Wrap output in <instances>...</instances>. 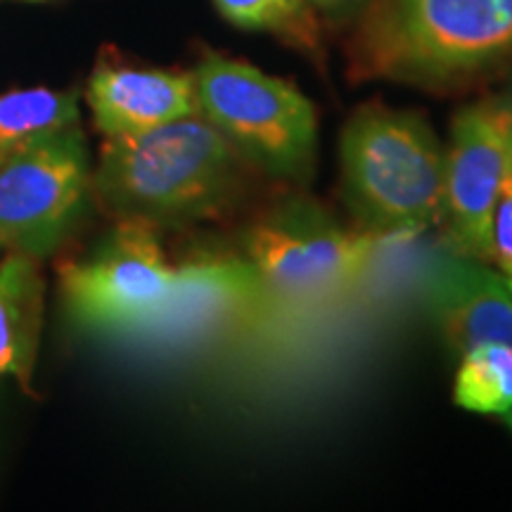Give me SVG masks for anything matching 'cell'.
Wrapping results in <instances>:
<instances>
[{
	"instance_id": "6da1fadb",
	"label": "cell",
	"mask_w": 512,
	"mask_h": 512,
	"mask_svg": "<svg viewBox=\"0 0 512 512\" xmlns=\"http://www.w3.org/2000/svg\"><path fill=\"white\" fill-rule=\"evenodd\" d=\"M233 145L202 114L107 138L93 190L102 209L121 221L181 226L230 207L240 188Z\"/></svg>"
},
{
	"instance_id": "e0dca14e",
	"label": "cell",
	"mask_w": 512,
	"mask_h": 512,
	"mask_svg": "<svg viewBox=\"0 0 512 512\" xmlns=\"http://www.w3.org/2000/svg\"><path fill=\"white\" fill-rule=\"evenodd\" d=\"M309 5L313 12H318L325 19H332V22H349V19L361 17L370 0H309Z\"/></svg>"
},
{
	"instance_id": "9c48e42d",
	"label": "cell",
	"mask_w": 512,
	"mask_h": 512,
	"mask_svg": "<svg viewBox=\"0 0 512 512\" xmlns=\"http://www.w3.org/2000/svg\"><path fill=\"white\" fill-rule=\"evenodd\" d=\"M268 304L264 283L247 259L197 261L176 268L159 309L121 335L152 351H190L247 323Z\"/></svg>"
},
{
	"instance_id": "4fadbf2b",
	"label": "cell",
	"mask_w": 512,
	"mask_h": 512,
	"mask_svg": "<svg viewBox=\"0 0 512 512\" xmlns=\"http://www.w3.org/2000/svg\"><path fill=\"white\" fill-rule=\"evenodd\" d=\"M79 124V93L27 88L0 93V159Z\"/></svg>"
},
{
	"instance_id": "5b68a950",
	"label": "cell",
	"mask_w": 512,
	"mask_h": 512,
	"mask_svg": "<svg viewBox=\"0 0 512 512\" xmlns=\"http://www.w3.org/2000/svg\"><path fill=\"white\" fill-rule=\"evenodd\" d=\"M380 240L373 230H347L311 207H290L256 223L245 247L266 299L313 302L354 283Z\"/></svg>"
},
{
	"instance_id": "2e32d148",
	"label": "cell",
	"mask_w": 512,
	"mask_h": 512,
	"mask_svg": "<svg viewBox=\"0 0 512 512\" xmlns=\"http://www.w3.org/2000/svg\"><path fill=\"white\" fill-rule=\"evenodd\" d=\"M491 261L501 268V278L512 290V166L505 176L491 221Z\"/></svg>"
},
{
	"instance_id": "52a82bcc",
	"label": "cell",
	"mask_w": 512,
	"mask_h": 512,
	"mask_svg": "<svg viewBox=\"0 0 512 512\" xmlns=\"http://www.w3.org/2000/svg\"><path fill=\"white\" fill-rule=\"evenodd\" d=\"M174 278L155 226L121 221L93 259L64 268V304L83 328L121 337L159 309Z\"/></svg>"
},
{
	"instance_id": "8992f818",
	"label": "cell",
	"mask_w": 512,
	"mask_h": 512,
	"mask_svg": "<svg viewBox=\"0 0 512 512\" xmlns=\"http://www.w3.org/2000/svg\"><path fill=\"white\" fill-rule=\"evenodd\" d=\"M91 185L79 124L0 159V247L41 256L53 252Z\"/></svg>"
},
{
	"instance_id": "3957f363",
	"label": "cell",
	"mask_w": 512,
	"mask_h": 512,
	"mask_svg": "<svg viewBox=\"0 0 512 512\" xmlns=\"http://www.w3.org/2000/svg\"><path fill=\"white\" fill-rule=\"evenodd\" d=\"M339 162L347 200L366 230L399 238L441 221L444 147L420 114L363 107L344 126Z\"/></svg>"
},
{
	"instance_id": "7a4b0ae2",
	"label": "cell",
	"mask_w": 512,
	"mask_h": 512,
	"mask_svg": "<svg viewBox=\"0 0 512 512\" xmlns=\"http://www.w3.org/2000/svg\"><path fill=\"white\" fill-rule=\"evenodd\" d=\"M512 55V0H370L351 41L358 79L446 88Z\"/></svg>"
},
{
	"instance_id": "5bb4252c",
	"label": "cell",
	"mask_w": 512,
	"mask_h": 512,
	"mask_svg": "<svg viewBox=\"0 0 512 512\" xmlns=\"http://www.w3.org/2000/svg\"><path fill=\"white\" fill-rule=\"evenodd\" d=\"M453 399L465 411L501 415L512 425V344L479 342L465 349Z\"/></svg>"
},
{
	"instance_id": "ba28073f",
	"label": "cell",
	"mask_w": 512,
	"mask_h": 512,
	"mask_svg": "<svg viewBox=\"0 0 512 512\" xmlns=\"http://www.w3.org/2000/svg\"><path fill=\"white\" fill-rule=\"evenodd\" d=\"M512 166V102L482 100L453 117L444 150L441 223L453 252L491 261V221Z\"/></svg>"
},
{
	"instance_id": "9a60e30c",
	"label": "cell",
	"mask_w": 512,
	"mask_h": 512,
	"mask_svg": "<svg viewBox=\"0 0 512 512\" xmlns=\"http://www.w3.org/2000/svg\"><path fill=\"white\" fill-rule=\"evenodd\" d=\"M228 22L240 29L271 31L302 48H316V12L309 0H214Z\"/></svg>"
},
{
	"instance_id": "7c38bea8",
	"label": "cell",
	"mask_w": 512,
	"mask_h": 512,
	"mask_svg": "<svg viewBox=\"0 0 512 512\" xmlns=\"http://www.w3.org/2000/svg\"><path fill=\"white\" fill-rule=\"evenodd\" d=\"M43 280L36 256L10 252L0 264V380L29 387L41 330Z\"/></svg>"
},
{
	"instance_id": "277c9868",
	"label": "cell",
	"mask_w": 512,
	"mask_h": 512,
	"mask_svg": "<svg viewBox=\"0 0 512 512\" xmlns=\"http://www.w3.org/2000/svg\"><path fill=\"white\" fill-rule=\"evenodd\" d=\"M192 79L200 114L245 162L287 181L311 176L318 124L299 88L223 55L204 57Z\"/></svg>"
},
{
	"instance_id": "ac0fdd59",
	"label": "cell",
	"mask_w": 512,
	"mask_h": 512,
	"mask_svg": "<svg viewBox=\"0 0 512 512\" xmlns=\"http://www.w3.org/2000/svg\"><path fill=\"white\" fill-rule=\"evenodd\" d=\"M508 100H510V102H512V93H510V98H508Z\"/></svg>"
},
{
	"instance_id": "30bf717a",
	"label": "cell",
	"mask_w": 512,
	"mask_h": 512,
	"mask_svg": "<svg viewBox=\"0 0 512 512\" xmlns=\"http://www.w3.org/2000/svg\"><path fill=\"white\" fill-rule=\"evenodd\" d=\"M425 299L458 354L479 342L512 344V290L484 261L441 256L427 271Z\"/></svg>"
},
{
	"instance_id": "8fae6325",
	"label": "cell",
	"mask_w": 512,
	"mask_h": 512,
	"mask_svg": "<svg viewBox=\"0 0 512 512\" xmlns=\"http://www.w3.org/2000/svg\"><path fill=\"white\" fill-rule=\"evenodd\" d=\"M93 121L105 138L133 136L200 114L192 74L100 64L86 91Z\"/></svg>"
}]
</instances>
